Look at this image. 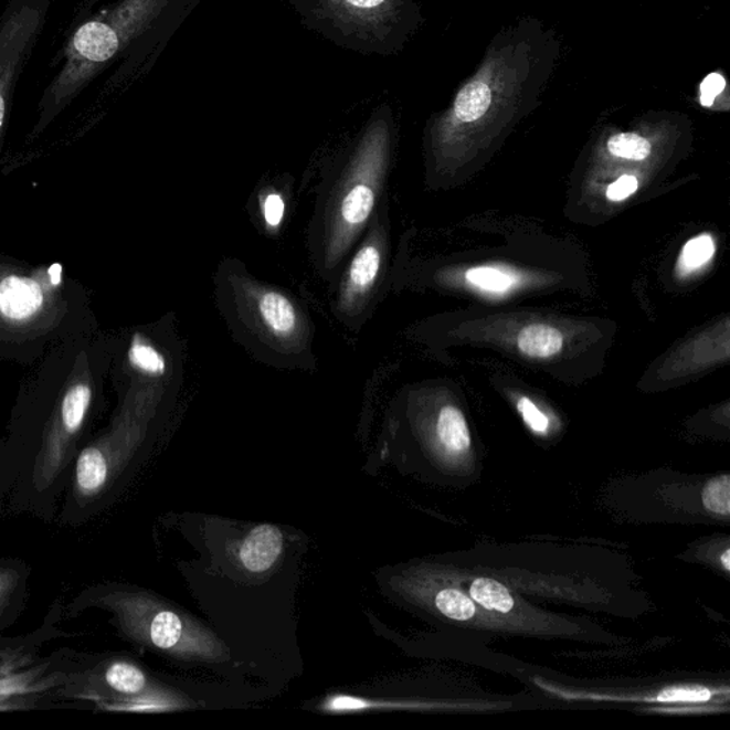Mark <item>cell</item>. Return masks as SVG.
Segmentation results:
<instances>
[{"instance_id": "obj_1", "label": "cell", "mask_w": 730, "mask_h": 730, "mask_svg": "<svg viewBox=\"0 0 730 730\" xmlns=\"http://www.w3.org/2000/svg\"><path fill=\"white\" fill-rule=\"evenodd\" d=\"M390 149L389 121H372L318 189L307 247L313 267L330 286L380 208Z\"/></svg>"}, {"instance_id": "obj_2", "label": "cell", "mask_w": 730, "mask_h": 730, "mask_svg": "<svg viewBox=\"0 0 730 730\" xmlns=\"http://www.w3.org/2000/svg\"><path fill=\"white\" fill-rule=\"evenodd\" d=\"M214 296L234 340L254 359L283 370L316 369L315 325L292 293L225 258L215 272Z\"/></svg>"}, {"instance_id": "obj_3", "label": "cell", "mask_w": 730, "mask_h": 730, "mask_svg": "<svg viewBox=\"0 0 730 730\" xmlns=\"http://www.w3.org/2000/svg\"><path fill=\"white\" fill-rule=\"evenodd\" d=\"M169 0H117L77 24L61 53V66L43 91L29 140L36 139L106 68L137 46Z\"/></svg>"}, {"instance_id": "obj_4", "label": "cell", "mask_w": 730, "mask_h": 730, "mask_svg": "<svg viewBox=\"0 0 730 730\" xmlns=\"http://www.w3.org/2000/svg\"><path fill=\"white\" fill-rule=\"evenodd\" d=\"M121 620L135 638L183 660L222 663L228 646L203 625L154 597L136 595L120 601Z\"/></svg>"}, {"instance_id": "obj_5", "label": "cell", "mask_w": 730, "mask_h": 730, "mask_svg": "<svg viewBox=\"0 0 730 730\" xmlns=\"http://www.w3.org/2000/svg\"><path fill=\"white\" fill-rule=\"evenodd\" d=\"M387 246L389 243H387L385 222L379 208L364 236L347 258L335 284L332 315L351 330H359L364 326L374 310L377 293L385 268Z\"/></svg>"}, {"instance_id": "obj_6", "label": "cell", "mask_w": 730, "mask_h": 730, "mask_svg": "<svg viewBox=\"0 0 730 730\" xmlns=\"http://www.w3.org/2000/svg\"><path fill=\"white\" fill-rule=\"evenodd\" d=\"M53 0H9L0 14V151L24 67L45 31Z\"/></svg>"}, {"instance_id": "obj_7", "label": "cell", "mask_w": 730, "mask_h": 730, "mask_svg": "<svg viewBox=\"0 0 730 730\" xmlns=\"http://www.w3.org/2000/svg\"><path fill=\"white\" fill-rule=\"evenodd\" d=\"M62 267L24 274L0 271V322L17 331L33 330L56 315Z\"/></svg>"}, {"instance_id": "obj_8", "label": "cell", "mask_w": 730, "mask_h": 730, "mask_svg": "<svg viewBox=\"0 0 730 730\" xmlns=\"http://www.w3.org/2000/svg\"><path fill=\"white\" fill-rule=\"evenodd\" d=\"M93 401V379L86 356L77 357L63 389L46 440L47 461L59 463L67 445L81 433Z\"/></svg>"}, {"instance_id": "obj_9", "label": "cell", "mask_w": 730, "mask_h": 730, "mask_svg": "<svg viewBox=\"0 0 730 730\" xmlns=\"http://www.w3.org/2000/svg\"><path fill=\"white\" fill-rule=\"evenodd\" d=\"M338 21L355 28L382 29L401 24L411 29L419 17L406 0H326Z\"/></svg>"}, {"instance_id": "obj_10", "label": "cell", "mask_w": 730, "mask_h": 730, "mask_svg": "<svg viewBox=\"0 0 730 730\" xmlns=\"http://www.w3.org/2000/svg\"><path fill=\"white\" fill-rule=\"evenodd\" d=\"M284 551V537L281 528L272 523L254 527L234 547L233 556L244 571L262 575L272 570Z\"/></svg>"}, {"instance_id": "obj_11", "label": "cell", "mask_w": 730, "mask_h": 730, "mask_svg": "<svg viewBox=\"0 0 730 730\" xmlns=\"http://www.w3.org/2000/svg\"><path fill=\"white\" fill-rule=\"evenodd\" d=\"M467 592L484 612L494 616H509L516 611L517 597L504 582L485 575L458 578L455 582Z\"/></svg>"}, {"instance_id": "obj_12", "label": "cell", "mask_w": 730, "mask_h": 730, "mask_svg": "<svg viewBox=\"0 0 730 730\" xmlns=\"http://www.w3.org/2000/svg\"><path fill=\"white\" fill-rule=\"evenodd\" d=\"M110 438L102 440L83 449L77 458L76 489L83 497H93L105 488L110 474Z\"/></svg>"}, {"instance_id": "obj_13", "label": "cell", "mask_w": 730, "mask_h": 730, "mask_svg": "<svg viewBox=\"0 0 730 730\" xmlns=\"http://www.w3.org/2000/svg\"><path fill=\"white\" fill-rule=\"evenodd\" d=\"M435 447L447 458L463 457L472 447V435L465 416L453 405L441 409L434 427Z\"/></svg>"}, {"instance_id": "obj_14", "label": "cell", "mask_w": 730, "mask_h": 730, "mask_svg": "<svg viewBox=\"0 0 730 730\" xmlns=\"http://www.w3.org/2000/svg\"><path fill=\"white\" fill-rule=\"evenodd\" d=\"M127 362L131 371H135L140 380L156 382L168 375L169 366L163 352L149 340V338L136 335L127 351Z\"/></svg>"}, {"instance_id": "obj_15", "label": "cell", "mask_w": 730, "mask_h": 730, "mask_svg": "<svg viewBox=\"0 0 730 730\" xmlns=\"http://www.w3.org/2000/svg\"><path fill=\"white\" fill-rule=\"evenodd\" d=\"M519 350L536 359H547L562 349L561 332L551 326L532 325L523 328L518 336Z\"/></svg>"}, {"instance_id": "obj_16", "label": "cell", "mask_w": 730, "mask_h": 730, "mask_svg": "<svg viewBox=\"0 0 730 730\" xmlns=\"http://www.w3.org/2000/svg\"><path fill=\"white\" fill-rule=\"evenodd\" d=\"M606 151L616 159L642 161L648 159L654 151L650 137L635 131H618L607 137Z\"/></svg>"}, {"instance_id": "obj_17", "label": "cell", "mask_w": 730, "mask_h": 730, "mask_svg": "<svg viewBox=\"0 0 730 730\" xmlns=\"http://www.w3.org/2000/svg\"><path fill=\"white\" fill-rule=\"evenodd\" d=\"M107 686L124 697H139L147 688V678L144 670L130 663L119 660L106 669Z\"/></svg>"}, {"instance_id": "obj_18", "label": "cell", "mask_w": 730, "mask_h": 730, "mask_svg": "<svg viewBox=\"0 0 730 730\" xmlns=\"http://www.w3.org/2000/svg\"><path fill=\"white\" fill-rule=\"evenodd\" d=\"M705 509L715 516L728 517L730 514V479L728 475L710 479L702 493Z\"/></svg>"}, {"instance_id": "obj_19", "label": "cell", "mask_w": 730, "mask_h": 730, "mask_svg": "<svg viewBox=\"0 0 730 730\" xmlns=\"http://www.w3.org/2000/svg\"><path fill=\"white\" fill-rule=\"evenodd\" d=\"M287 212L286 198L282 191L267 190L260 195V214L268 232L276 233L282 228Z\"/></svg>"}, {"instance_id": "obj_20", "label": "cell", "mask_w": 730, "mask_h": 730, "mask_svg": "<svg viewBox=\"0 0 730 730\" xmlns=\"http://www.w3.org/2000/svg\"><path fill=\"white\" fill-rule=\"evenodd\" d=\"M467 281L489 292H506L512 286V278L507 273L491 267L473 268L467 273Z\"/></svg>"}, {"instance_id": "obj_21", "label": "cell", "mask_w": 730, "mask_h": 730, "mask_svg": "<svg viewBox=\"0 0 730 730\" xmlns=\"http://www.w3.org/2000/svg\"><path fill=\"white\" fill-rule=\"evenodd\" d=\"M699 91L700 105L708 107V109L718 107V103H720L722 97L723 99L729 100L727 77L720 72L710 73V75L705 77Z\"/></svg>"}, {"instance_id": "obj_22", "label": "cell", "mask_w": 730, "mask_h": 730, "mask_svg": "<svg viewBox=\"0 0 730 730\" xmlns=\"http://www.w3.org/2000/svg\"><path fill=\"white\" fill-rule=\"evenodd\" d=\"M713 253L715 244L712 237L703 234V236L695 237L686 243L683 260L686 267H700L712 258Z\"/></svg>"}, {"instance_id": "obj_23", "label": "cell", "mask_w": 730, "mask_h": 730, "mask_svg": "<svg viewBox=\"0 0 730 730\" xmlns=\"http://www.w3.org/2000/svg\"><path fill=\"white\" fill-rule=\"evenodd\" d=\"M518 410L519 413H521L523 421H526L528 427L531 429L533 433H547L548 427H550V420H548V416L543 414L531 400L523 396V399L518 401Z\"/></svg>"}, {"instance_id": "obj_24", "label": "cell", "mask_w": 730, "mask_h": 730, "mask_svg": "<svg viewBox=\"0 0 730 730\" xmlns=\"http://www.w3.org/2000/svg\"><path fill=\"white\" fill-rule=\"evenodd\" d=\"M134 700H130L129 703L124 705V709L127 710H171V709H179L181 707V703L178 702V700L170 698V697H158V695H155V697H147V695H139V697H134L130 698Z\"/></svg>"}, {"instance_id": "obj_25", "label": "cell", "mask_w": 730, "mask_h": 730, "mask_svg": "<svg viewBox=\"0 0 730 730\" xmlns=\"http://www.w3.org/2000/svg\"><path fill=\"white\" fill-rule=\"evenodd\" d=\"M636 189H638V179L635 176L625 174L607 188L606 195L612 202H621L634 194Z\"/></svg>"}, {"instance_id": "obj_26", "label": "cell", "mask_w": 730, "mask_h": 730, "mask_svg": "<svg viewBox=\"0 0 730 730\" xmlns=\"http://www.w3.org/2000/svg\"><path fill=\"white\" fill-rule=\"evenodd\" d=\"M9 586H11V581H9L8 576H4L2 573H0V602H2Z\"/></svg>"}]
</instances>
